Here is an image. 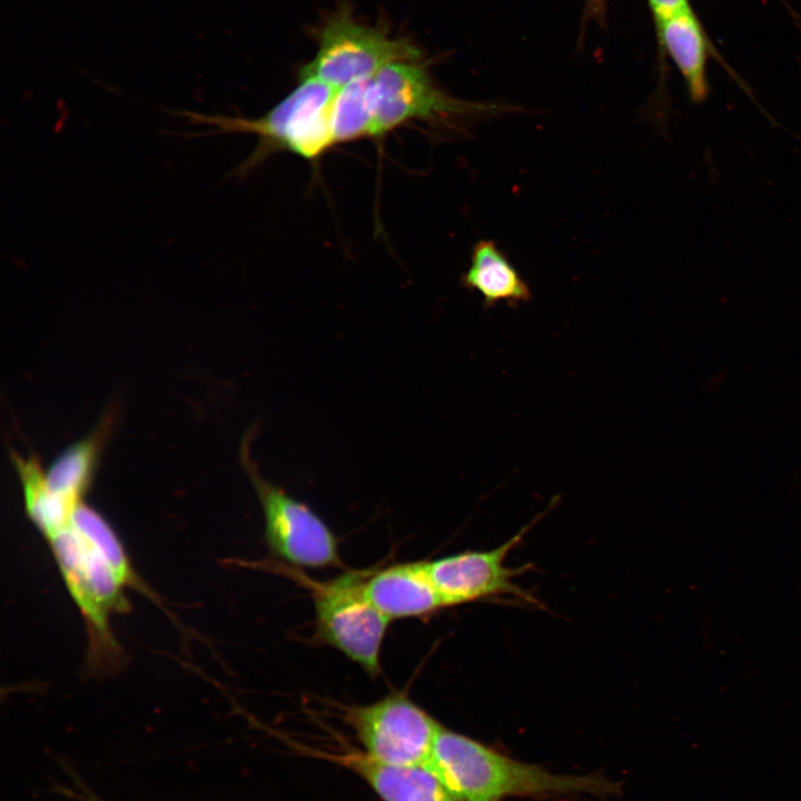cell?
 <instances>
[{
  "instance_id": "cell-2",
  "label": "cell",
  "mask_w": 801,
  "mask_h": 801,
  "mask_svg": "<svg viewBox=\"0 0 801 801\" xmlns=\"http://www.w3.org/2000/svg\"><path fill=\"white\" fill-rule=\"evenodd\" d=\"M428 769L456 801H500L505 797L546 798L568 793L607 794L616 784L601 775L551 773L520 762L444 726L441 728Z\"/></svg>"
},
{
  "instance_id": "cell-3",
  "label": "cell",
  "mask_w": 801,
  "mask_h": 801,
  "mask_svg": "<svg viewBox=\"0 0 801 801\" xmlns=\"http://www.w3.org/2000/svg\"><path fill=\"white\" fill-rule=\"evenodd\" d=\"M336 90L317 79L300 78L298 86L267 113L251 119L190 110L171 112L186 118L190 125L214 127L186 137L231 132L256 135L257 148L231 174L244 176L274 151H289L313 161L334 146L330 111Z\"/></svg>"
},
{
  "instance_id": "cell-9",
  "label": "cell",
  "mask_w": 801,
  "mask_h": 801,
  "mask_svg": "<svg viewBox=\"0 0 801 801\" xmlns=\"http://www.w3.org/2000/svg\"><path fill=\"white\" fill-rule=\"evenodd\" d=\"M540 518L541 515L493 550L466 551L425 561L428 576L444 606L503 595H511L531 605H540L536 597L515 582V577L528 570V565L520 567L505 565L510 552Z\"/></svg>"
},
{
  "instance_id": "cell-16",
  "label": "cell",
  "mask_w": 801,
  "mask_h": 801,
  "mask_svg": "<svg viewBox=\"0 0 801 801\" xmlns=\"http://www.w3.org/2000/svg\"><path fill=\"white\" fill-rule=\"evenodd\" d=\"M655 24L680 13L693 11L689 0H647Z\"/></svg>"
},
{
  "instance_id": "cell-12",
  "label": "cell",
  "mask_w": 801,
  "mask_h": 801,
  "mask_svg": "<svg viewBox=\"0 0 801 801\" xmlns=\"http://www.w3.org/2000/svg\"><path fill=\"white\" fill-rule=\"evenodd\" d=\"M659 43L683 76L690 98L702 102L709 92L706 61L712 46L694 11L680 13L656 26Z\"/></svg>"
},
{
  "instance_id": "cell-8",
  "label": "cell",
  "mask_w": 801,
  "mask_h": 801,
  "mask_svg": "<svg viewBox=\"0 0 801 801\" xmlns=\"http://www.w3.org/2000/svg\"><path fill=\"white\" fill-rule=\"evenodd\" d=\"M345 720L367 753L405 768L426 767L443 726L400 692L370 704L348 706Z\"/></svg>"
},
{
  "instance_id": "cell-4",
  "label": "cell",
  "mask_w": 801,
  "mask_h": 801,
  "mask_svg": "<svg viewBox=\"0 0 801 801\" xmlns=\"http://www.w3.org/2000/svg\"><path fill=\"white\" fill-rule=\"evenodd\" d=\"M278 570L310 592L318 641L340 651L368 674H380V650L389 620L366 595L370 570L348 571L320 582L287 566Z\"/></svg>"
},
{
  "instance_id": "cell-13",
  "label": "cell",
  "mask_w": 801,
  "mask_h": 801,
  "mask_svg": "<svg viewBox=\"0 0 801 801\" xmlns=\"http://www.w3.org/2000/svg\"><path fill=\"white\" fill-rule=\"evenodd\" d=\"M462 285L479 293L485 307L505 303L516 306L531 299L527 283L492 240L477 241Z\"/></svg>"
},
{
  "instance_id": "cell-14",
  "label": "cell",
  "mask_w": 801,
  "mask_h": 801,
  "mask_svg": "<svg viewBox=\"0 0 801 801\" xmlns=\"http://www.w3.org/2000/svg\"><path fill=\"white\" fill-rule=\"evenodd\" d=\"M109 426V419H105L99 428L52 462L46 472L47 486L52 493L75 504L83 502Z\"/></svg>"
},
{
  "instance_id": "cell-6",
  "label": "cell",
  "mask_w": 801,
  "mask_h": 801,
  "mask_svg": "<svg viewBox=\"0 0 801 801\" xmlns=\"http://www.w3.org/2000/svg\"><path fill=\"white\" fill-rule=\"evenodd\" d=\"M249 437L243 442L241 462L261 505L269 552L298 567L342 564L338 540L325 521L306 503L265 479L250 459Z\"/></svg>"
},
{
  "instance_id": "cell-17",
  "label": "cell",
  "mask_w": 801,
  "mask_h": 801,
  "mask_svg": "<svg viewBox=\"0 0 801 801\" xmlns=\"http://www.w3.org/2000/svg\"><path fill=\"white\" fill-rule=\"evenodd\" d=\"M605 1L606 0H589V7L587 10L590 14H592L596 19H602L605 13Z\"/></svg>"
},
{
  "instance_id": "cell-11",
  "label": "cell",
  "mask_w": 801,
  "mask_h": 801,
  "mask_svg": "<svg viewBox=\"0 0 801 801\" xmlns=\"http://www.w3.org/2000/svg\"><path fill=\"white\" fill-rule=\"evenodd\" d=\"M317 754L356 773L383 801H456L424 767L392 765L357 749Z\"/></svg>"
},
{
  "instance_id": "cell-5",
  "label": "cell",
  "mask_w": 801,
  "mask_h": 801,
  "mask_svg": "<svg viewBox=\"0 0 801 801\" xmlns=\"http://www.w3.org/2000/svg\"><path fill=\"white\" fill-rule=\"evenodd\" d=\"M421 59L419 50L407 40L363 24L344 10L323 26L316 55L301 68L300 78L338 89L370 78L388 65Z\"/></svg>"
},
{
  "instance_id": "cell-1",
  "label": "cell",
  "mask_w": 801,
  "mask_h": 801,
  "mask_svg": "<svg viewBox=\"0 0 801 801\" xmlns=\"http://www.w3.org/2000/svg\"><path fill=\"white\" fill-rule=\"evenodd\" d=\"M44 538L86 620L91 654L100 662L113 661L118 650L109 620L125 610L123 590L137 583L121 543L102 516L83 502Z\"/></svg>"
},
{
  "instance_id": "cell-10",
  "label": "cell",
  "mask_w": 801,
  "mask_h": 801,
  "mask_svg": "<svg viewBox=\"0 0 801 801\" xmlns=\"http://www.w3.org/2000/svg\"><path fill=\"white\" fill-rule=\"evenodd\" d=\"M365 592L370 603L389 621L427 617L445 607L428 576L425 561L370 570Z\"/></svg>"
},
{
  "instance_id": "cell-7",
  "label": "cell",
  "mask_w": 801,
  "mask_h": 801,
  "mask_svg": "<svg viewBox=\"0 0 801 801\" xmlns=\"http://www.w3.org/2000/svg\"><path fill=\"white\" fill-rule=\"evenodd\" d=\"M372 137L411 121L446 125L473 115L500 111L497 105L455 98L436 86L421 60L388 65L372 77Z\"/></svg>"
},
{
  "instance_id": "cell-15",
  "label": "cell",
  "mask_w": 801,
  "mask_h": 801,
  "mask_svg": "<svg viewBox=\"0 0 801 801\" xmlns=\"http://www.w3.org/2000/svg\"><path fill=\"white\" fill-rule=\"evenodd\" d=\"M373 121L372 77L336 90L330 111L334 145L372 137Z\"/></svg>"
}]
</instances>
